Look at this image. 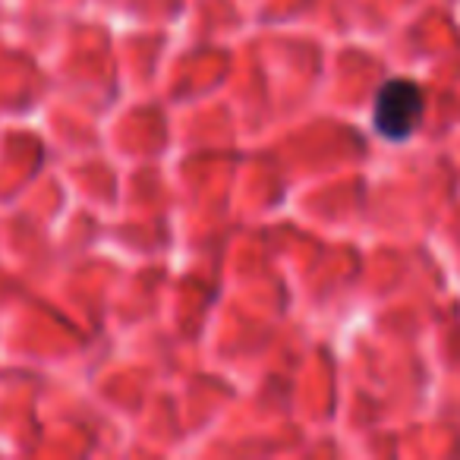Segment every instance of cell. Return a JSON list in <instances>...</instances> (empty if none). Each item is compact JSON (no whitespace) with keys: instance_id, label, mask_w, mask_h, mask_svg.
Here are the masks:
<instances>
[{"instance_id":"obj_1","label":"cell","mask_w":460,"mask_h":460,"mask_svg":"<svg viewBox=\"0 0 460 460\" xmlns=\"http://www.w3.org/2000/svg\"><path fill=\"white\" fill-rule=\"evenodd\" d=\"M422 108L426 102H422L420 85L410 79H391L376 95V111H372L376 133L388 142L410 139L422 120Z\"/></svg>"}]
</instances>
